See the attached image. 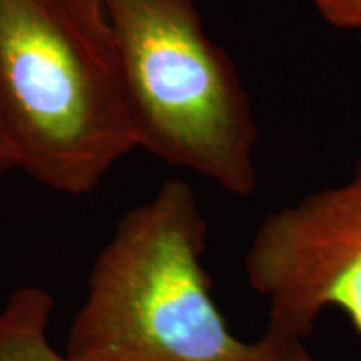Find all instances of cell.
<instances>
[{
  "mask_svg": "<svg viewBox=\"0 0 361 361\" xmlns=\"http://www.w3.org/2000/svg\"><path fill=\"white\" fill-rule=\"evenodd\" d=\"M209 226L192 188L169 179L116 224L67 336L71 361H316L273 326L241 340L213 298Z\"/></svg>",
  "mask_w": 361,
  "mask_h": 361,
  "instance_id": "6da1fadb",
  "label": "cell"
},
{
  "mask_svg": "<svg viewBox=\"0 0 361 361\" xmlns=\"http://www.w3.org/2000/svg\"><path fill=\"white\" fill-rule=\"evenodd\" d=\"M104 6L137 147L250 197L259 183V126L236 64L207 35L194 0Z\"/></svg>",
  "mask_w": 361,
  "mask_h": 361,
  "instance_id": "7a4b0ae2",
  "label": "cell"
},
{
  "mask_svg": "<svg viewBox=\"0 0 361 361\" xmlns=\"http://www.w3.org/2000/svg\"><path fill=\"white\" fill-rule=\"evenodd\" d=\"M0 128L13 168L71 196L137 149L114 59L64 0H0Z\"/></svg>",
  "mask_w": 361,
  "mask_h": 361,
  "instance_id": "3957f363",
  "label": "cell"
},
{
  "mask_svg": "<svg viewBox=\"0 0 361 361\" xmlns=\"http://www.w3.org/2000/svg\"><path fill=\"white\" fill-rule=\"evenodd\" d=\"M246 279L268 326L308 340L328 308L361 336V159L335 186L269 211L245 255Z\"/></svg>",
  "mask_w": 361,
  "mask_h": 361,
  "instance_id": "277c9868",
  "label": "cell"
},
{
  "mask_svg": "<svg viewBox=\"0 0 361 361\" xmlns=\"http://www.w3.org/2000/svg\"><path fill=\"white\" fill-rule=\"evenodd\" d=\"M54 298L39 286H22L0 308V361H71L47 340Z\"/></svg>",
  "mask_w": 361,
  "mask_h": 361,
  "instance_id": "5b68a950",
  "label": "cell"
},
{
  "mask_svg": "<svg viewBox=\"0 0 361 361\" xmlns=\"http://www.w3.org/2000/svg\"><path fill=\"white\" fill-rule=\"evenodd\" d=\"M64 2L74 13L75 20L79 22L80 29L84 30L90 42L106 56L114 59L111 29L104 0H64Z\"/></svg>",
  "mask_w": 361,
  "mask_h": 361,
  "instance_id": "8992f818",
  "label": "cell"
},
{
  "mask_svg": "<svg viewBox=\"0 0 361 361\" xmlns=\"http://www.w3.org/2000/svg\"><path fill=\"white\" fill-rule=\"evenodd\" d=\"M324 22L340 30H361V0H311Z\"/></svg>",
  "mask_w": 361,
  "mask_h": 361,
  "instance_id": "52a82bcc",
  "label": "cell"
},
{
  "mask_svg": "<svg viewBox=\"0 0 361 361\" xmlns=\"http://www.w3.org/2000/svg\"><path fill=\"white\" fill-rule=\"evenodd\" d=\"M11 169H16V168H13L12 156H11V152H8V147H7L6 137H4L2 128H0V179H2L4 176H6Z\"/></svg>",
  "mask_w": 361,
  "mask_h": 361,
  "instance_id": "ba28073f",
  "label": "cell"
}]
</instances>
